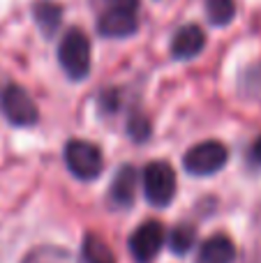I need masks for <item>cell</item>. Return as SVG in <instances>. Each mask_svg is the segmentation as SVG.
Returning a JSON list of instances; mask_svg holds the SVG:
<instances>
[{"label":"cell","mask_w":261,"mask_h":263,"mask_svg":"<svg viewBox=\"0 0 261 263\" xmlns=\"http://www.w3.org/2000/svg\"><path fill=\"white\" fill-rule=\"evenodd\" d=\"M58 60L69 79L81 81L90 72V40L83 30L72 28L63 35L58 46Z\"/></svg>","instance_id":"6da1fadb"},{"label":"cell","mask_w":261,"mask_h":263,"mask_svg":"<svg viewBox=\"0 0 261 263\" xmlns=\"http://www.w3.org/2000/svg\"><path fill=\"white\" fill-rule=\"evenodd\" d=\"M65 164L79 180H95L104 168V155L90 141L72 139L65 145Z\"/></svg>","instance_id":"7a4b0ae2"},{"label":"cell","mask_w":261,"mask_h":263,"mask_svg":"<svg viewBox=\"0 0 261 263\" xmlns=\"http://www.w3.org/2000/svg\"><path fill=\"white\" fill-rule=\"evenodd\" d=\"M176 171L171 168L169 162H151L143 168V192H146V199L151 201L157 208H164L174 201L176 196Z\"/></svg>","instance_id":"3957f363"},{"label":"cell","mask_w":261,"mask_h":263,"mask_svg":"<svg viewBox=\"0 0 261 263\" xmlns=\"http://www.w3.org/2000/svg\"><path fill=\"white\" fill-rule=\"evenodd\" d=\"M229 159V150L220 141H201L192 145L183 157V166L192 176H213L220 168H225Z\"/></svg>","instance_id":"277c9868"},{"label":"cell","mask_w":261,"mask_h":263,"mask_svg":"<svg viewBox=\"0 0 261 263\" xmlns=\"http://www.w3.org/2000/svg\"><path fill=\"white\" fill-rule=\"evenodd\" d=\"M166 242V229L157 219H148V222L139 224L137 231L129 236V252H132L137 263H151L162 252Z\"/></svg>","instance_id":"5b68a950"},{"label":"cell","mask_w":261,"mask_h":263,"mask_svg":"<svg viewBox=\"0 0 261 263\" xmlns=\"http://www.w3.org/2000/svg\"><path fill=\"white\" fill-rule=\"evenodd\" d=\"M0 104H3L5 118L12 125H16V127H30V125H35L37 118H40L32 97L28 95L21 86H14V83L5 88Z\"/></svg>","instance_id":"8992f818"},{"label":"cell","mask_w":261,"mask_h":263,"mask_svg":"<svg viewBox=\"0 0 261 263\" xmlns=\"http://www.w3.org/2000/svg\"><path fill=\"white\" fill-rule=\"evenodd\" d=\"M203 46H206V35H203V30L197 26V23H188V26H183L174 35L171 55H174L176 60L197 58V55L203 51Z\"/></svg>","instance_id":"52a82bcc"},{"label":"cell","mask_w":261,"mask_h":263,"mask_svg":"<svg viewBox=\"0 0 261 263\" xmlns=\"http://www.w3.org/2000/svg\"><path fill=\"white\" fill-rule=\"evenodd\" d=\"M137 26L139 21L134 9H120V7H111L97 21V30L104 37H129L137 30Z\"/></svg>","instance_id":"ba28073f"},{"label":"cell","mask_w":261,"mask_h":263,"mask_svg":"<svg viewBox=\"0 0 261 263\" xmlns=\"http://www.w3.org/2000/svg\"><path fill=\"white\" fill-rule=\"evenodd\" d=\"M236 261V245L229 236L215 233L208 240L201 242L194 263H234Z\"/></svg>","instance_id":"9c48e42d"},{"label":"cell","mask_w":261,"mask_h":263,"mask_svg":"<svg viewBox=\"0 0 261 263\" xmlns=\"http://www.w3.org/2000/svg\"><path fill=\"white\" fill-rule=\"evenodd\" d=\"M134 194H137V171L134 166L125 164L114 176V182L109 187V201L116 208H129L134 203Z\"/></svg>","instance_id":"30bf717a"},{"label":"cell","mask_w":261,"mask_h":263,"mask_svg":"<svg viewBox=\"0 0 261 263\" xmlns=\"http://www.w3.org/2000/svg\"><path fill=\"white\" fill-rule=\"evenodd\" d=\"M81 259L83 263H116V254L111 252V247L106 245V240L97 233H86L81 247Z\"/></svg>","instance_id":"8fae6325"},{"label":"cell","mask_w":261,"mask_h":263,"mask_svg":"<svg viewBox=\"0 0 261 263\" xmlns=\"http://www.w3.org/2000/svg\"><path fill=\"white\" fill-rule=\"evenodd\" d=\"M238 92H240V97H245V100L261 104V60L248 65V67L240 72Z\"/></svg>","instance_id":"7c38bea8"},{"label":"cell","mask_w":261,"mask_h":263,"mask_svg":"<svg viewBox=\"0 0 261 263\" xmlns=\"http://www.w3.org/2000/svg\"><path fill=\"white\" fill-rule=\"evenodd\" d=\"M32 14H35V23L40 26V30L44 32L46 37H51L60 26V18H63V9L53 3H40L32 7Z\"/></svg>","instance_id":"4fadbf2b"},{"label":"cell","mask_w":261,"mask_h":263,"mask_svg":"<svg viewBox=\"0 0 261 263\" xmlns=\"http://www.w3.org/2000/svg\"><path fill=\"white\" fill-rule=\"evenodd\" d=\"M21 263H79V261L67 250H63V247L46 245V247H37V250L28 252Z\"/></svg>","instance_id":"5bb4252c"},{"label":"cell","mask_w":261,"mask_h":263,"mask_svg":"<svg viewBox=\"0 0 261 263\" xmlns=\"http://www.w3.org/2000/svg\"><path fill=\"white\" fill-rule=\"evenodd\" d=\"M206 14L213 26H227L236 16L234 0H206Z\"/></svg>","instance_id":"9a60e30c"},{"label":"cell","mask_w":261,"mask_h":263,"mask_svg":"<svg viewBox=\"0 0 261 263\" xmlns=\"http://www.w3.org/2000/svg\"><path fill=\"white\" fill-rule=\"evenodd\" d=\"M194 240H197V231H194V227H188V224H178L169 233L171 252H176V254H188L194 247Z\"/></svg>","instance_id":"2e32d148"},{"label":"cell","mask_w":261,"mask_h":263,"mask_svg":"<svg viewBox=\"0 0 261 263\" xmlns=\"http://www.w3.org/2000/svg\"><path fill=\"white\" fill-rule=\"evenodd\" d=\"M127 132L134 141H146L148 136H151V123H148L143 116H134V118H129Z\"/></svg>","instance_id":"e0dca14e"},{"label":"cell","mask_w":261,"mask_h":263,"mask_svg":"<svg viewBox=\"0 0 261 263\" xmlns=\"http://www.w3.org/2000/svg\"><path fill=\"white\" fill-rule=\"evenodd\" d=\"M250 162H252L254 166H261V136L252 143V148H250Z\"/></svg>","instance_id":"ac0fdd59"},{"label":"cell","mask_w":261,"mask_h":263,"mask_svg":"<svg viewBox=\"0 0 261 263\" xmlns=\"http://www.w3.org/2000/svg\"><path fill=\"white\" fill-rule=\"evenodd\" d=\"M111 7H120V9H137L139 0H109Z\"/></svg>","instance_id":"d6986e66"}]
</instances>
